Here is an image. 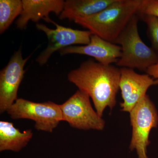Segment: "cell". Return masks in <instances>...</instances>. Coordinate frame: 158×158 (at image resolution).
I'll return each mask as SVG.
<instances>
[{"instance_id": "8fae6325", "label": "cell", "mask_w": 158, "mask_h": 158, "mask_svg": "<svg viewBox=\"0 0 158 158\" xmlns=\"http://www.w3.org/2000/svg\"><path fill=\"white\" fill-rule=\"evenodd\" d=\"M23 10L16 21V27L23 30L30 21L37 23L43 19L50 23L52 12L59 16L64 8L62 0H22Z\"/></svg>"}, {"instance_id": "4fadbf2b", "label": "cell", "mask_w": 158, "mask_h": 158, "mask_svg": "<svg viewBox=\"0 0 158 158\" xmlns=\"http://www.w3.org/2000/svg\"><path fill=\"white\" fill-rule=\"evenodd\" d=\"M33 136L32 130L21 132L12 123L0 121V151L19 152L27 146Z\"/></svg>"}, {"instance_id": "7c38bea8", "label": "cell", "mask_w": 158, "mask_h": 158, "mask_svg": "<svg viewBox=\"0 0 158 158\" xmlns=\"http://www.w3.org/2000/svg\"><path fill=\"white\" fill-rule=\"evenodd\" d=\"M116 0H67L59 15V19L74 20L80 18L89 17L102 11Z\"/></svg>"}, {"instance_id": "6da1fadb", "label": "cell", "mask_w": 158, "mask_h": 158, "mask_svg": "<svg viewBox=\"0 0 158 158\" xmlns=\"http://www.w3.org/2000/svg\"><path fill=\"white\" fill-rule=\"evenodd\" d=\"M69 81L92 99L98 114L102 116L107 107L116 104L119 90L120 69L113 65H104L90 59L68 73Z\"/></svg>"}, {"instance_id": "2e32d148", "label": "cell", "mask_w": 158, "mask_h": 158, "mask_svg": "<svg viewBox=\"0 0 158 158\" xmlns=\"http://www.w3.org/2000/svg\"><path fill=\"white\" fill-rule=\"evenodd\" d=\"M138 13L154 15L158 18V0H142Z\"/></svg>"}, {"instance_id": "e0dca14e", "label": "cell", "mask_w": 158, "mask_h": 158, "mask_svg": "<svg viewBox=\"0 0 158 158\" xmlns=\"http://www.w3.org/2000/svg\"><path fill=\"white\" fill-rule=\"evenodd\" d=\"M146 72L153 78L158 79V63L150 67Z\"/></svg>"}, {"instance_id": "277c9868", "label": "cell", "mask_w": 158, "mask_h": 158, "mask_svg": "<svg viewBox=\"0 0 158 158\" xmlns=\"http://www.w3.org/2000/svg\"><path fill=\"white\" fill-rule=\"evenodd\" d=\"M132 133L130 149L136 150L138 158H148L147 147L150 144L151 131L157 127L158 114L153 103L146 94L130 112Z\"/></svg>"}, {"instance_id": "3957f363", "label": "cell", "mask_w": 158, "mask_h": 158, "mask_svg": "<svg viewBox=\"0 0 158 158\" xmlns=\"http://www.w3.org/2000/svg\"><path fill=\"white\" fill-rule=\"evenodd\" d=\"M138 17L134 16L115 41L121 48V56L116 63L120 68L137 69L146 72L158 63V54L142 40L138 30Z\"/></svg>"}, {"instance_id": "9c48e42d", "label": "cell", "mask_w": 158, "mask_h": 158, "mask_svg": "<svg viewBox=\"0 0 158 158\" xmlns=\"http://www.w3.org/2000/svg\"><path fill=\"white\" fill-rule=\"evenodd\" d=\"M119 88L123 102L120 103L121 111L130 113L145 96L151 86L158 85V79L149 75L140 74L134 69L120 68Z\"/></svg>"}, {"instance_id": "ba28073f", "label": "cell", "mask_w": 158, "mask_h": 158, "mask_svg": "<svg viewBox=\"0 0 158 158\" xmlns=\"http://www.w3.org/2000/svg\"><path fill=\"white\" fill-rule=\"evenodd\" d=\"M32 54L24 59L19 48L0 72V113L7 112L17 99L18 91L26 70L25 65Z\"/></svg>"}, {"instance_id": "7a4b0ae2", "label": "cell", "mask_w": 158, "mask_h": 158, "mask_svg": "<svg viewBox=\"0 0 158 158\" xmlns=\"http://www.w3.org/2000/svg\"><path fill=\"white\" fill-rule=\"evenodd\" d=\"M142 0H116L106 9L89 17L80 18L75 23L92 34L113 43L138 14Z\"/></svg>"}, {"instance_id": "30bf717a", "label": "cell", "mask_w": 158, "mask_h": 158, "mask_svg": "<svg viewBox=\"0 0 158 158\" xmlns=\"http://www.w3.org/2000/svg\"><path fill=\"white\" fill-rule=\"evenodd\" d=\"M59 52L62 56L75 54L89 56L101 64L110 65L116 63L121 57V48L118 44L92 34L90 42L87 45L72 46Z\"/></svg>"}, {"instance_id": "5b68a950", "label": "cell", "mask_w": 158, "mask_h": 158, "mask_svg": "<svg viewBox=\"0 0 158 158\" xmlns=\"http://www.w3.org/2000/svg\"><path fill=\"white\" fill-rule=\"evenodd\" d=\"M7 112L13 119L33 120L36 129L48 132H53L62 121L60 105L51 101L38 103L18 98Z\"/></svg>"}, {"instance_id": "8992f818", "label": "cell", "mask_w": 158, "mask_h": 158, "mask_svg": "<svg viewBox=\"0 0 158 158\" xmlns=\"http://www.w3.org/2000/svg\"><path fill=\"white\" fill-rule=\"evenodd\" d=\"M90 98L87 93L78 90L60 105L62 121L66 122L72 127L78 129H103L105 121L94 110Z\"/></svg>"}, {"instance_id": "5bb4252c", "label": "cell", "mask_w": 158, "mask_h": 158, "mask_svg": "<svg viewBox=\"0 0 158 158\" xmlns=\"http://www.w3.org/2000/svg\"><path fill=\"white\" fill-rule=\"evenodd\" d=\"M21 0L0 1V34H2L22 12Z\"/></svg>"}, {"instance_id": "52a82bcc", "label": "cell", "mask_w": 158, "mask_h": 158, "mask_svg": "<svg viewBox=\"0 0 158 158\" xmlns=\"http://www.w3.org/2000/svg\"><path fill=\"white\" fill-rule=\"evenodd\" d=\"M50 23L53 24L56 28H50L43 24H36L37 28L45 33L48 40L46 48L36 59L40 65L46 64L52 55L57 51L75 44L87 45L90 42L92 34L88 30L81 31L60 25L52 20Z\"/></svg>"}, {"instance_id": "9a60e30c", "label": "cell", "mask_w": 158, "mask_h": 158, "mask_svg": "<svg viewBox=\"0 0 158 158\" xmlns=\"http://www.w3.org/2000/svg\"><path fill=\"white\" fill-rule=\"evenodd\" d=\"M137 15L147 25V34L151 48L158 54V18L141 13H138Z\"/></svg>"}]
</instances>
